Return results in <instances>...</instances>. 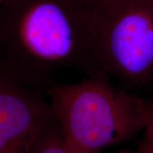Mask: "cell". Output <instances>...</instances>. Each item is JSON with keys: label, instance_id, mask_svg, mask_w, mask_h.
Returning <instances> with one entry per match:
<instances>
[{"label": "cell", "instance_id": "6da1fadb", "mask_svg": "<svg viewBox=\"0 0 153 153\" xmlns=\"http://www.w3.org/2000/svg\"><path fill=\"white\" fill-rule=\"evenodd\" d=\"M88 0H35L0 34L4 66L45 88L55 71L103 74L94 44Z\"/></svg>", "mask_w": 153, "mask_h": 153}, {"label": "cell", "instance_id": "7a4b0ae2", "mask_svg": "<svg viewBox=\"0 0 153 153\" xmlns=\"http://www.w3.org/2000/svg\"><path fill=\"white\" fill-rule=\"evenodd\" d=\"M54 117L76 153H100L144 130L152 102L108 77L53 82L45 88Z\"/></svg>", "mask_w": 153, "mask_h": 153}, {"label": "cell", "instance_id": "3957f363", "mask_svg": "<svg viewBox=\"0 0 153 153\" xmlns=\"http://www.w3.org/2000/svg\"><path fill=\"white\" fill-rule=\"evenodd\" d=\"M90 26L99 65L124 89L153 75V0H91Z\"/></svg>", "mask_w": 153, "mask_h": 153}, {"label": "cell", "instance_id": "277c9868", "mask_svg": "<svg viewBox=\"0 0 153 153\" xmlns=\"http://www.w3.org/2000/svg\"><path fill=\"white\" fill-rule=\"evenodd\" d=\"M54 118L43 88L0 66V153H28Z\"/></svg>", "mask_w": 153, "mask_h": 153}, {"label": "cell", "instance_id": "5b68a950", "mask_svg": "<svg viewBox=\"0 0 153 153\" xmlns=\"http://www.w3.org/2000/svg\"><path fill=\"white\" fill-rule=\"evenodd\" d=\"M28 153H76L66 140L55 117L43 128Z\"/></svg>", "mask_w": 153, "mask_h": 153}, {"label": "cell", "instance_id": "8992f818", "mask_svg": "<svg viewBox=\"0 0 153 153\" xmlns=\"http://www.w3.org/2000/svg\"><path fill=\"white\" fill-rule=\"evenodd\" d=\"M143 131L144 135L140 144L145 148L146 152L153 153V102H152L147 122Z\"/></svg>", "mask_w": 153, "mask_h": 153}, {"label": "cell", "instance_id": "52a82bcc", "mask_svg": "<svg viewBox=\"0 0 153 153\" xmlns=\"http://www.w3.org/2000/svg\"><path fill=\"white\" fill-rule=\"evenodd\" d=\"M130 153H147V152H146V151L145 150V148L143 147L140 144L136 150H135V151H134V152H132Z\"/></svg>", "mask_w": 153, "mask_h": 153}, {"label": "cell", "instance_id": "ba28073f", "mask_svg": "<svg viewBox=\"0 0 153 153\" xmlns=\"http://www.w3.org/2000/svg\"><path fill=\"white\" fill-rule=\"evenodd\" d=\"M88 1H91V0H88Z\"/></svg>", "mask_w": 153, "mask_h": 153}]
</instances>
